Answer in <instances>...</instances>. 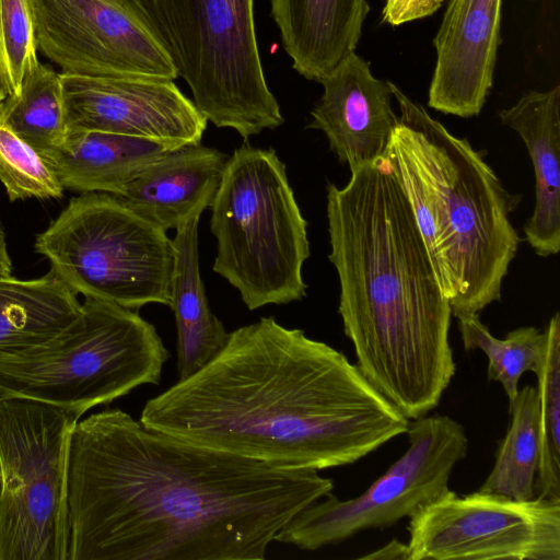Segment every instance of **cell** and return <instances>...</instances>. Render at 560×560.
<instances>
[{
  "mask_svg": "<svg viewBox=\"0 0 560 560\" xmlns=\"http://www.w3.org/2000/svg\"><path fill=\"white\" fill-rule=\"evenodd\" d=\"M502 0H451L434 38L428 104L443 114L479 115L492 86Z\"/></svg>",
  "mask_w": 560,
  "mask_h": 560,
  "instance_id": "14",
  "label": "cell"
},
{
  "mask_svg": "<svg viewBox=\"0 0 560 560\" xmlns=\"http://www.w3.org/2000/svg\"><path fill=\"white\" fill-rule=\"evenodd\" d=\"M68 131L153 140L170 149L201 142L208 120L174 80L60 73Z\"/></svg>",
  "mask_w": 560,
  "mask_h": 560,
  "instance_id": "13",
  "label": "cell"
},
{
  "mask_svg": "<svg viewBox=\"0 0 560 560\" xmlns=\"http://www.w3.org/2000/svg\"><path fill=\"white\" fill-rule=\"evenodd\" d=\"M338 312L363 376L409 420L434 409L456 363L452 308L388 160L327 184Z\"/></svg>",
  "mask_w": 560,
  "mask_h": 560,
  "instance_id": "3",
  "label": "cell"
},
{
  "mask_svg": "<svg viewBox=\"0 0 560 560\" xmlns=\"http://www.w3.org/2000/svg\"><path fill=\"white\" fill-rule=\"evenodd\" d=\"M7 96L8 95H7L5 91L2 89V86L0 84V102H2Z\"/></svg>",
  "mask_w": 560,
  "mask_h": 560,
  "instance_id": "31",
  "label": "cell"
},
{
  "mask_svg": "<svg viewBox=\"0 0 560 560\" xmlns=\"http://www.w3.org/2000/svg\"><path fill=\"white\" fill-rule=\"evenodd\" d=\"M201 115L243 139L284 121L259 55L254 0H143Z\"/></svg>",
  "mask_w": 560,
  "mask_h": 560,
  "instance_id": "7",
  "label": "cell"
},
{
  "mask_svg": "<svg viewBox=\"0 0 560 560\" xmlns=\"http://www.w3.org/2000/svg\"><path fill=\"white\" fill-rule=\"evenodd\" d=\"M77 293L54 271L31 280L0 276V354L43 345L80 314Z\"/></svg>",
  "mask_w": 560,
  "mask_h": 560,
  "instance_id": "21",
  "label": "cell"
},
{
  "mask_svg": "<svg viewBox=\"0 0 560 560\" xmlns=\"http://www.w3.org/2000/svg\"><path fill=\"white\" fill-rule=\"evenodd\" d=\"M444 0H385L383 20L390 25L422 19L434 13Z\"/></svg>",
  "mask_w": 560,
  "mask_h": 560,
  "instance_id": "28",
  "label": "cell"
},
{
  "mask_svg": "<svg viewBox=\"0 0 560 560\" xmlns=\"http://www.w3.org/2000/svg\"><path fill=\"white\" fill-rule=\"evenodd\" d=\"M400 115L385 152L456 318L501 300L521 237L509 192L467 139L451 133L390 82Z\"/></svg>",
  "mask_w": 560,
  "mask_h": 560,
  "instance_id": "4",
  "label": "cell"
},
{
  "mask_svg": "<svg viewBox=\"0 0 560 560\" xmlns=\"http://www.w3.org/2000/svg\"><path fill=\"white\" fill-rule=\"evenodd\" d=\"M0 182L10 201L60 198L65 190L48 162L8 125L1 102Z\"/></svg>",
  "mask_w": 560,
  "mask_h": 560,
  "instance_id": "26",
  "label": "cell"
},
{
  "mask_svg": "<svg viewBox=\"0 0 560 560\" xmlns=\"http://www.w3.org/2000/svg\"><path fill=\"white\" fill-rule=\"evenodd\" d=\"M410 560H560V502L448 489L409 521Z\"/></svg>",
  "mask_w": 560,
  "mask_h": 560,
  "instance_id": "12",
  "label": "cell"
},
{
  "mask_svg": "<svg viewBox=\"0 0 560 560\" xmlns=\"http://www.w3.org/2000/svg\"><path fill=\"white\" fill-rule=\"evenodd\" d=\"M209 208L217 238L212 269L249 311L305 298L307 222L273 149L247 143L235 149Z\"/></svg>",
  "mask_w": 560,
  "mask_h": 560,
  "instance_id": "5",
  "label": "cell"
},
{
  "mask_svg": "<svg viewBox=\"0 0 560 560\" xmlns=\"http://www.w3.org/2000/svg\"><path fill=\"white\" fill-rule=\"evenodd\" d=\"M509 413L510 427L499 442L494 465L478 491L526 501L536 497L540 460L536 387L526 385L518 389Z\"/></svg>",
  "mask_w": 560,
  "mask_h": 560,
  "instance_id": "22",
  "label": "cell"
},
{
  "mask_svg": "<svg viewBox=\"0 0 560 560\" xmlns=\"http://www.w3.org/2000/svg\"><path fill=\"white\" fill-rule=\"evenodd\" d=\"M360 559L410 560V551L408 544L393 539L387 545L369 555L360 557Z\"/></svg>",
  "mask_w": 560,
  "mask_h": 560,
  "instance_id": "29",
  "label": "cell"
},
{
  "mask_svg": "<svg viewBox=\"0 0 560 560\" xmlns=\"http://www.w3.org/2000/svg\"><path fill=\"white\" fill-rule=\"evenodd\" d=\"M166 145L138 137L102 131H68L46 161L63 189L118 196Z\"/></svg>",
  "mask_w": 560,
  "mask_h": 560,
  "instance_id": "20",
  "label": "cell"
},
{
  "mask_svg": "<svg viewBox=\"0 0 560 560\" xmlns=\"http://www.w3.org/2000/svg\"><path fill=\"white\" fill-rule=\"evenodd\" d=\"M37 49L63 73L175 80L143 0H30Z\"/></svg>",
  "mask_w": 560,
  "mask_h": 560,
  "instance_id": "11",
  "label": "cell"
},
{
  "mask_svg": "<svg viewBox=\"0 0 560 560\" xmlns=\"http://www.w3.org/2000/svg\"><path fill=\"white\" fill-rule=\"evenodd\" d=\"M524 141L535 174V205L523 230L540 257L560 249V85L530 91L499 113Z\"/></svg>",
  "mask_w": 560,
  "mask_h": 560,
  "instance_id": "17",
  "label": "cell"
},
{
  "mask_svg": "<svg viewBox=\"0 0 560 560\" xmlns=\"http://www.w3.org/2000/svg\"><path fill=\"white\" fill-rule=\"evenodd\" d=\"M332 488L316 469L192 444L106 409L71 432L67 560H262Z\"/></svg>",
  "mask_w": 560,
  "mask_h": 560,
  "instance_id": "1",
  "label": "cell"
},
{
  "mask_svg": "<svg viewBox=\"0 0 560 560\" xmlns=\"http://www.w3.org/2000/svg\"><path fill=\"white\" fill-rule=\"evenodd\" d=\"M37 62L30 0H0V84L8 96L20 93L24 74Z\"/></svg>",
  "mask_w": 560,
  "mask_h": 560,
  "instance_id": "27",
  "label": "cell"
},
{
  "mask_svg": "<svg viewBox=\"0 0 560 560\" xmlns=\"http://www.w3.org/2000/svg\"><path fill=\"white\" fill-rule=\"evenodd\" d=\"M83 412L0 395V560H67V462Z\"/></svg>",
  "mask_w": 560,
  "mask_h": 560,
  "instance_id": "9",
  "label": "cell"
},
{
  "mask_svg": "<svg viewBox=\"0 0 560 560\" xmlns=\"http://www.w3.org/2000/svg\"><path fill=\"white\" fill-rule=\"evenodd\" d=\"M170 353L137 310L85 298L51 340L0 354V395L88 411L132 389L158 385Z\"/></svg>",
  "mask_w": 560,
  "mask_h": 560,
  "instance_id": "6",
  "label": "cell"
},
{
  "mask_svg": "<svg viewBox=\"0 0 560 560\" xmlns=\"http://www.w3.org/2000/svg\"><path fill=\"white\" fill-rule=\"evenodd\" d=\"M319 83L324 93L307 127L325 133L351 172L383 158L399 124L390 81L376 79L369 62L352 52Z\"/></svg>",
  "mask_w": 560,
  "mask_h": 560,
  "instance_id": "15",
  "label": "cell"
},
{
  "mask_svg": "<svg viewBox=\"0 0 560 560\" xmlns=\"http://www.w3.org/2000/svg\"><path fill=\"white\" fill-rule=\"evenodd\" d=\"M228 159L201 143L171 149L116 197L164 231L176 229L196 209L209 208Z\"/></svg>",
  "mask_w": 560,
  "mask_h": 560,
  "instance_id": "16",
  "label": "cell"
},
{
  "mask_svg": "<svg viewBox=\"0 0 560 560\" xmlns=\"http://www.w3.org/2000/svg\"><path fill=\"white\" fill-rule=\"evenodd\" d=\"M458 329L466 351L479 349L488 358V378L499 382L508 397L509 410L518 393L522 375L537 370L545 346V330L525 326L495 338L479 314L458 317Z\"/></svg>",
  "mask_w": 560,
  "mask_h": 560,
  "instance_id": "24",
  "label": "cell"
},
{
  "mask_svg": "<svg viewBox=\"0 0 560 560\" xmlns=\"http://www.w3.org/2000/svg\"><path fill=\"white\" fill-rule=\"evenodd\" d=\"M406 433V452L363 493L349 500L327 493L296 513L275 540L316 550L411 517L446 492L468 451L464 427L448 416H422L409 421Z\"/></svg>",
  "mask_w": 560,
  "mask_h": 560,
  "instance_id": "10",
  "label": "cell"
},
{
  "mask_svg": "<svg viewBox=\"0 0 560 560\" xmlns=\"http://www.w3.org/2000/svg\"><path fill=\"white\" fill-rule=\"evenodd\" d=\"M35 250L77 294L138 310L170 306L173 241L118 197L83 192L42 233Z\"/></svg>",
  "mask_w": 560,
  "mask_h": 560,
  "instance_id": "8",
  "label": "cell"
},
{
  "mask_svg": "<svg viewBox=\"0 0 560 560\" xmlns=\"http://www.w3.org/2000/svg\"><path fill=\"white\" fill-rule=\"evenodd\" d=\"M545 335L541 360L535 371L540 443L537 497L560 502V316L558 312L549 319Z\"/></svg>",
  "mask_w": 560,
  "mask_h": 560,
  "instance_id": "25",
  "label": "cell"
},
{
  "mask_svg": "<svg viewBox=\"0 0 560 560\" xmlns=\"http://www.w3.org/2000/svg\"><path fill=\"white\" fill-rule=\"evenodd\" d=\"M12 270L4 230L0 223V276H7Z\"/></svg>",
  "mask_w": 560,
  "mask_h": 560,
  "instance_id": "30",
  "label": "cell"
},
{
  "mask_svg": "<svg viewBox=\"0 0 560 560\" xmlns=\"http://www.w3.org/2000/svg\"><path fill=\"white\" fill-rule=\"evenodd\" d=\"M196 209L175 230V268L171 304L177 331V374L184 380L199 371L224 347L229 332L211 312L199 268Z\"/></svg>",
  "mask_w": 560,
  "mask_h": 560,
  "instance_id": "19",
  "label": "cell"
},
{
  "mask_svg": "<svg viewBox=\"0 0 560 560\" xmlns=\"http://www.w3.org/2000/svg\"><path fill=\"white\" fill-rule=\"evenodd\" d=\"M147 428L275 466L355 463L409 419L329 345L261 317L199 371L149 399Z\"/></svg>",
  "mask_w": 560,
  "mask_h": 560,
  "instance_id": "2",
  "label": "cell"
},
{
  "mask_svg": "<svg viewBox=\"0 0 560 560\" xmlns=\"http://www.w3.org/2000/svg\"><path fill=\"white\" fill-rule=\"evenodd\" d=\"M269 1L293 69L316 82L354 52L370 10L366 0Z\"/></svg>",
  "mask_w": 560,
  "mask_h": 560,
  "instance_id": "18",
  "label": "cell"
},
{
  "mask_svg": "<svg viewBox=\"0 0 560 560\" xmlns=\"http://www.w3.org/2000/svg\"><path fill=\"white\" fill-rule=\"evenodd\" d=\"M8 125L45 160L68 135L60 73L39 61L27 71L21 91L2 102Z\"/></svg>",
  "mask_w": 560,
  "mask_h": 560,
  "instance_id": "23",
  "label": "cell"
}]
</instances>
